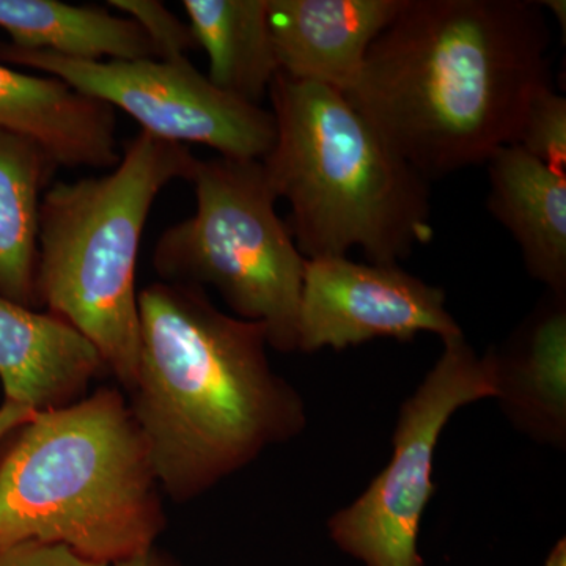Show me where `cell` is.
Listing matches in <instances>:
<instances>
[{"label":"cell","mask_w":566,"mask_h":566,"mask_svg":"<svg viewBox=\"0 0 566 566\" xmlns=\"http://www.w3.org/2000/svg\"><path fill=\"white\" fill-rule=\"evenodd\" d=\"M549 48L536 0H405L345 96L431 181L516 144Z\"/></svg>","instance_id":"cell-1"},{"label":"cell","mask_w":566,"mask_h":566,"mask_svg":"<svg viewBox=\"0 0 566 566\" xmlns=\"http://www.w3.org/2000/svg\"><path fill=\"white\" fill-rule=\"evenodd\" d=\"M136 381L126 392L170 501L186 504L307 427L303 397L275 374L263 324L219 311L205 290L139 293Z\"/></svg>","instance_id":"cell-2"},{"label":"cell","mask_w":566,"mask_h":566,"mask_svg":"<svg viewBox=\"0 0 566 566\" xmlns=\"http://www.w3.org/2000/svg\"><path fill=\"white\" fill-rule=\"evenodd\" d=\"M166 526L161 486L122 389L39 412L0 457V551L52 543L115 565L155 547Z\"/></svg>","instance_id":"cell-3"},{"label":"cell","mask_w":566,"mask_h":566,"mask_svg":"<svg viewBox=\"0 0 566 566\" xmlns=\"http://www.w3.org/2000/svg\"><path fill=\"white\" fill-rule=\"evenodd\" d=\"M273 148L262 159L305 260L360 249L398 264L433 240L430 186L344 93L279 71L271 84Z\"/></svg>","instance_id":"cell-4"},{"label":"cell","mask_w":566,"mask_h":566,"mask_svg":"<svg viewBox=\"0 0 566 566\" xmlns=\"http://www.w3.org/2000/svg\"><path fill=\"white\" fill-rule=\"evenodd\" d=\"M196 164L188 145L140 132L112 172L55 182L41 199L39 307L91 340L126 392L139 364L136 263L145 223L159 192L188 181Z\"/></svg>","instance_id":"cell-5"},{"label":"cell","mask_w":566,"mask_h":566,"mask_svg":"<svg viewBox=\"0 0 566 566\" xmlns=\"http://www.w3.org/2000/svg\"><path fill=\"white\" fill-rule=\"evenodd\" d=\"M196 214L159 237L151 263L161 282L211 286L234 316L263 324L275 352H297L305 262L262 161L197 159Z\"/></svg>","instance_id":"cell-6"},{"label":"cell","mask_w":566,"mask_h":566,"mask_svg":"<svg viewBox=\"0 0 566 566\" xmlns=\"http://www.w3.org/2000/svg\"><path fill=\"white\" fill-rule=\"evenodd\" d=\"M444 349L398 411L392 457L352 505L331 516V539L365 566H424L420 524L433 499L436 447L463 406L499 397L493 349L483 356L463 337Z\"/></svg>","instance_id":"cell-7"},{"label":"cell","mask_w":566,"mask_h":566,"mask_svg":"<svg viewBox=\"0 0 566 566\" xmlns=\"http://www.w3.org/2000/svg\"><path fill=\"white\" fill-rule=\"evenodd\" d=\"M0 62L59 77L126 112L158 139L205 145L222 158L245 161H262L274 145L273 112L219 91L189 61H81L0 43Z\"/></svg>","instance_id":"cell-8"},{"label":"cell","mask_w":566,"mask_h":566,"mask_svg":"<svg viewBox=\"0 0 566 566\" xmlns=\"http://www.w3.org/2000/svg\"><path fill=\"white\" fill-rule=\"evenodd\" d=\"M444 290L398 264L356 263L348 256L305 262L297 352L363 345L376 338L409 342L430 333L463 337L447 308Z\"/></svg>","instance_id":"cell-9"},{"label":"cell","mask_w":566,"mask_h":566,"mask_svg":"<svg viewBox=\"0 0 566 566\" xmlns=\"http://www.w3.org/2000/svg\"><path fill=\"white\" fill-rule=\"evenodd\" d=\"M405 0H268L279 71L297 81L352 91L376 39Z\"/></svg>","instance_id":"cell-10"},{"label":"cell","mask_w":566,"mask_h":566,"mask_svg":"<svg viewBox=\"0 0 566 566\" xmlns=\"http://www.w3.org/2000/svg\"><path fill=\"white\" fill-rule=\"evenodd\" d=\"M102 354L80 331L50 312L0 296V382L7 401L35 411L87 397L106 374Z\"/></svg>","instance_id":"cell-11"},{"label":"cell","mask_w":566,"mask_h":566,"mask_svg":"<svg viewBox=\"0 0 566 566\" xmlns=\"http://www.w3.org/2000/svg\"><path fill=\"white\" fill-rule=\"evenodd\" d=\"M0 132L43 148L59 166H117V120L106 103L59 77H40L0 63Z\"/></svg>","instance_id":"cell-12"},{"label":"cell","mask_w":566,"mask_h":566,"mask_svg":"<svg viewBox=\"0 0 566 566\" xmlns=\"http://www.w3.org/2000/svg\"><path fill=\"white\" fill-rule=\"evenodd\" d=\"M486 207L520 248L527 273L553 294H566V175L517 145L486 163Z\"/></svg>","instance_id":"cell-13"},{"label":"cell","mask_w":566,"mask_h":566,"mask_svg":"<svg viewBox=\"0 0 566 566\" xmlns=\"http://www.w3.org/2000/svg\"><path fill=\"white\" fill-rule=\"evenodd\" d=\"M499 397L532 438L564 446L566 436V294L551 293L513 338L494 352Z\"/></svg>","instance_id":"cell-14"},{"label":"cell","mask_w":566,"mask_h":566,"mask_svg":"<svg viewBox=\"0 0 566 566\" xmlns=\"http://www.w3.org/2000/svg\"><path fill=\"white\" fill-rule=\"evenodd\" d=\"M197 46L210 61L208 80L219 91L259 104L279 73L268 0H185Z\"/></svg>","instance_id":"cell-15"},{"label":"cell","mask_w":566,"mask_h":566,"mask_svg":"<svg viewBox=\"0 0 566 566\" xmlns=\"http://www.w3.org/2000/svg\"><path fill=\"white\" fill-rule=\"evenodd\" d=\"M0 28L11 44L81 61L156 59L150 40L133 20L106 9L59 0H0Z\"/></svg>","instance_id":"cell-16"},{"label":"cell","mask_w":566,"mask_h":566,"mask_svg":"<svg viewBox=\"0 0 566 566\" xmlns=\"http://www.w3.org/2000/svg\"><path fill=\"white\" fill-rule=\"evenodd\" d=\"M57 167L32 140L0 132V296L29 308H39L41 191Z\"/></svg>","instance_id":"cell-17"},{"label":"cell","mask_w":566,"mask_h":566,"mask_svg":"<svg viewBox=\"0 0 566 566\" xmlns=\"http://www.w3.org/2000/svg\"><path fill=\"white\" fill-rule=\"evenodd\" d=\"M517 147L566 175V98L553 85L536 93L517 134Z\"/></svg>","instance_id":"cell-18"},{"label":"cell","mask_w":566,"mask_h":566,"mask_svg":"<svg viewBox=\"0 0 566 566\" xmlns=\"http://www.w3.org/2000/svg\"><path fill=\"white\" fill-rule=\"evenodd\" d=\"M107 6L122 11L139 25L150 40L156 61L186 62V52L197 48L189 25L158 0H109Z\"/></svg>","instance_id":"cell-19"},{"label":"cell","mask_w":566,"mask_h":566,"mask_svg":"<svg viewBox=\"0 0 566 566\" xmlns=\"http://www.w3.org/2000/svg\"><path fill=\"white\" fill-rule=\"evenodd\" d=\"M0 566H112L93 560L69 546L25 542L0 551Z\"/></svg>","instance_id":"cell-20"},{"label":"cell","mask_w":566,"mask_h":566,"mask_svg":"<svg viewBox=\"0 0 566 566\" xmlns=\"http://www.w3.org/2000/svg\"><path fill=\"white\" fill-rule=\"evenodd\" d=\"M36 415H39V411L29 408V406L14 403V401H3L0 406V441L31 422Z\"/></svg>","instance_id":"cell-21"},{"label":"cell","mask_w":566,"mask_h":566,"mask_svg":"<svg viewBox=\"0 0 566 566\" xmlns=\"http://www.w3.org/2000/svg\"><path fill=\"white\" fill-rule=\"evenodd\" d=\"M112 566H182L180 562L175 560L169 554L163 553L158 547L145 551L139 556L126 558Z\"/></svg>","instance_id":"cell-22"},{"label":"cell","mask_w":566,"mask_h":566,"mask_svg":"<svg viewBox=\"0 0 566 566\" xmlns=\"http://www.w3.org/2000/svg\"><path fill=\"white\" fill-rule=\"evenodd\" d=\"M539 6L543 10L551 11L553 17L556 18L558 25L562 28V35L566 33V2L565 0H542Z\"/></svg>","instance_id":"cell-23"},{"label":"cell","mask_w":566,"mask_h":566,"mask_svg":"<svg viewBox=\"0 0 566 566\" xmlns=\"http://www.w3.org/2000/svg\"><path fill=\"white\" fill-rule=\"evenodd\" d=\"M545 566H566V539H558L556 546L551 549Z\"/></svg>","instance_id":"cell-24"}]
</instances>
